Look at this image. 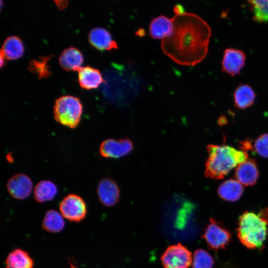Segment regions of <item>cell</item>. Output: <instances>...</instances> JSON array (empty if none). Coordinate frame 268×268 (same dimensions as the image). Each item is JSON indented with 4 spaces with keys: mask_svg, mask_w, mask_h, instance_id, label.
<instances>
[{
    "mask_svg": "<svg viewBox=\"0 0 268 268\" xmlns=\"http://www.w3.org/2000/svg\"><path fill=\"white\" fill-rule=\"evenodd\" d=\"M213 264V258L205 250L200 249L195 252L193 268H212Z\"/></svg>",
    "mask_w": 268,
    "mask_h": 268,
    "instance_id": "cb8c5ba5",
    "label": "cell"
},
{
    "mask_svg": "<svg viewBox=\"0 0 268 268\" xmlns=\"http://www.w3.org/2000/svg\"><path fill=\"white\" fill-rule=\"evenodd\" d=\"M254 148L259 155L268 158V134H263L257 138Z\"/></svg>",
    "mask_w": 268,
    "mask_h": 268,
    "instance_id": "484cf974",
    "label": "cell"
},
{
    "mask_svg": "<svg viewBox=\"0 0 268 268\" xmlns=\"http://www.w3.org/2000/svg\"><path fill=\"white\" fill-rule=\"evenodd\" d=\"M62 216L55 210H49L44 216L42 222V228L51 233L61 232L65 226V221Z\"/></svg>",
    "mask_w": 268,
    "mask_h": 268,
    "instance_id": "7402d4cb",
    "label": "cell"
},
{
    "mask_svg": "<svg viewBox=\"0 0 268 268\" xmlns=\"http://www.w3.org/2000/svg\"><path fill=\"white\" fill-rule=\"evenodd\" d=\"M9 195L14 199L23 200L28 198L33 189V183L30 178L23 173L12 176L6 184Z\"/></svg>",
    "mask_w": 268,
    "mask_h": 268,
    "instance_id": "9c48e42d",
    "label": "cell"
},
{
    "mask_svg": "<svg viewBox=\"0 0 268 268\" xmlns=\"http://www.w3.org/2000/svg\"><path fill=\"white\" fill-rule=\"evenodd\" d=\"M246 55L241 50L233 48L226 49L221 63L222 69L231 76L240 73L245 64Z\"/></svg>",
    "mask_w": 268,
    "mask_h": 268,
    "instance_id": "30bf717a",
    "label": "cell"
},
{
    "mask_svg": "<svg viewBox=\"0 0 268 268\" xmlns=\"http://www.w3.org/2000/svg\"><path fill=\"white\" fill-rule=\"evenodd\" d=\"M173 30L172 19L162 14L152 19L149 25V33L153 39L163 40L171 36Z\"/></svg>",
    "mask_w": 268,
    "mask_h": 268,
    "instance_id": "5bb4252c",
    "label": "cell"
},
{
    "mask_svg": "<svg viewBox=\"0 0 268 268\" xmlns=\"http://www.w3.org/2000/svg\"><path fill=\"white\" fill-rule=\"evenodd\" d=\"M88 39L94 47L101 51L118 49V47L110 33L102 27L92 29L88 34Z\"/></svg>",
    "mask_w": 268,
    "mask_h": 268,
    "instance_id": "4fadbf2b",
    "label": "cell"
},
{
    "mask_svg": "<svg viewBox=\"0 0 268 268\" xmlns=\"http://www.w3.org/2000/svg\"><path fill=\"white\" fill-rule=\"evenodd\" d=\"M58 193L57 186L53 182L42 180L35 187L34 198L39 203L53 200Z\"/></svg>",
    "mask_w": 268,
    "mask_h": 268,
    "instance_id": "44dd1931",
    "label": "cell"
},
{
    "mask_svg": "<svg viewBox=\"0 0 268 268\" xmlns=\"http://www.w3.org/2000/svg\"><path fill=\"white\" fill-rule=\"evenodd\" d=\"M24 53V46L21 40L16 36L7 37L0 50V55L8 60H15Z\"/></svg>",
    "mask_w": 268,
    "mask_h": 268,
    "instance_id": "ac0fdd59",
    "label": "cell"
},
{
    "mask_svg": "<svg viewBox=\"0 0 268 268\" xmlns=\"http://www.w3.org/2000/svg\"><path fill=\"white\" fill-rule=\"evenodd\" d=\"M120 193L117 183L110 178L102 179L97 188V194L100 201L106 206H113L119 201Z\"/></svg>",
    "mask_w": 268,
    "mask_h": 268,
    "instance_id": "8fae6325",
    "label": "cell"
},
{
    "mask_svg": "<svg viewBox=\"0 0 268 268\" xmlns=\"http://www.w3.org/2000/svg\"><path fill=\"white\" fill-rule=\"evenodd\" d=\"M260 215L267 220H268V207L263 210Z\"/></svg>",
    "mask_w": 268,
    "mask_h": 268,
    "instance_id": "83f0119b",
    "label": "cell"
},
{
    "mask_svg": "<svg viewBox=\"0 0 268 268\" xmlns=\"http://www.w3.org/2000/svg\"><path fill=\"white\" fill-rule=\"evenodd\" d=\"M174 11L175 14L182 13L184 11L183 6L181 5H177L174 8Z\"/></svg>",
    "mask_w": 268,
    "mask_h": 268,
    "instance_id": "4316f807",
    "label": "cell"
},
{
    "mask_svg": "<svg viewBox=\"0 0 268 268\" xmlns=\"http://www.w3.org/2000/svg\"><path fill=\"white\" fill-rule=\"evenodd\" d=\"M83 62L81 52L76 48L70 47L64 50L59 57L61 67L65 70H78Z\"/></svg>",
    "mask_w": 268,
    "mask_h": 268,
    "instance_id": "2e32d148",
    "label": "cell"
},
{
    "mask_svg": "<svg viewBox=\"0 0 268 268\" xmlns=\"http://www.w3.org/2000/svg\"><path fill=\"white\" fill-rule=\"evenodd\" d=\"M253 13V19L259 22L268 21V0H249Z\"/></svg>",
    "mask_w": 268,
    "mask_h": 268,
    "instance_id": "603a6c76",
    "label": "cell"
},
{
    "mask_svg": "<svg viewBox=\"0 0 268 268\" xmlns=\"http://www.w3.org/2000/svg\"><path fill=\"white\" fill-rule=\"evenodd\" d=\"M231 234L229 231L221 226L212 218L204 231L202 238L208 246L215 250L225 248L230 241Z\"/></svg>",
    "mask_w": 268,
    "mask_h": 268,
    "instance_id": "52a82bcc",
    "label": "cell"
},
{
    "mask_svg": "<svg viewBox=\"0 0 268 268\" xmlns=\"http://www.w3.org/2000/svg\"><path fill=\"white\" fill-rule=\"evenodd\" d=\"M208 157L205 163L204 174L213 179H220L233 168L248 159V154L228 145H208Z\"/></svg>",
    "mask_w": 268,
    "mask_h": 268,
    "instance_id": "7a4b0ae2",
    "label": "cell"
},
{
    "mask_svg": "<svg viewBox=\"0 0 268 268\" xmlns=\"http://www.w3.org/2000/svg\"><path fill=\"white\" fill-rule=\"evenodd\" d=\"M133 148V143L129 139L108 138L101 143L99 152L103 157L119 158L128 154Z\"/></svg>",
    "mask_w": 268,
    "mask_h": 268,
    "instance_id": "ba28073f",
    "label": "cell"
},
{
    "mask_svg": "<svg viewBox=\"0 0 268 268\" xmlns=\"http://www.w3.org/2000/svg\"><path fill=\"white\" fill-rule=\"evenodd\" d=\"M243 187L237 180L229 179L224 182L219 187L218 193L222 199L230 201L238 200L242 196Z\"/></svg>",
    "mask_w": 268,
    "mask_h": 268,
    "instance_id": "ffe728a7",
    "label": "cell"
},
{
    "mask_svg": "<svg viewBox=\"0 0 268 268\" xmlns=\"http://www.w3.org/2000/svg\"><path fill=\"white\" fill-rule=\"evenodd\" d=\"M259 171L255 161L248 159L239 164L236 168L235 176L237 180L242 185L252 186L258 179Z\"/></svg>",
    "mask_w": 268,
    "mask_h": 268,
    "instance_id": "7c38bea8",
    "label": "cell"
},
{
    "mask_svg": "<svg viewBox=\"0 0 268 268\" xmlns=\"http://www.w3.org/2000/svg\"><path fill=\"white\" fill-rule=\"evenodd\" d=\"M268 220L254 212H244L239 220L238 236L249 249L261 247L266 237Z\"/></svg>",
    "mask_w": 268,
    "mask_h": 268,
    "instance_id": "3957f363",
    "label": "cell"
},
{
    "mask_svg": "<svg viewBox=\"0 0 268 268\" xmlns=\"http://www.w3.org/2000/svg\"><path fill=\"white\" fill-rule=\"evenodd\" d=\"M70 268H78L77 267L73 264L70 261H68Z\"/></svg>",
    "mask_w": 268,
    "mask_h": 268,
    "instance_id": "f1b7e54d",
    "label": "cell"
},
{
    "mask_svg": "<svg viewBox=\"0 0 268 268\" xmlns=\"http://www.w3.org/2000/svg\"><path fill=\"white\" fill-rule=\"evenodd\" d=\"M4 58L0 55V67H1L4 64Z\"/></svg>",
    "mask_w": 268,
    "mask_h": 268,
    "instance_id": "f546056e",
    "label": "cell"
},
{
    "mask_svg": "<svg viewBox=\"0 0 268 268\" xmlns=\"http://www.w3.org/2000/svg\"><path fill=\"white\" fill-rule=\"evenodd\" d=\"M62 215L70 221L79 222L85 217L87 208L83 199L76 194L66 196L59 204Z\"/></svg>",
    "mask_w": 268,
    "mask_h": 268,
    "instance_id": "8992f818",
    "label": "cell"
},
{
    "mask_svg": "<svg viewBox=\"0 0 268 268\" xmlns=\"http://www.w3.org/2000/svg\"><path fill=\"white\" fill-rule=\"evenodd\" d=\"M256 96L251 86L247 84H241L234 93V104L239 109H245L253 104Z\"/></svg>",
    "mask_w": 268,
    "mask_h": 268,
    "instance_id": "d6986e66",
    "label": "cell"
},
{
    "mask_svg": "<svg viewBox=\"0 0 268 268\" xmlns=\"http://www.w3.org/2000/svg\"><path fill=\"white\" fill-rule=\"evenodd\" d=\"M172 35L161 41L163 53L176 63L194 66L203 60L207 52L211 28L196 14L184 12L172 18Z\"/></svg>",
    "mask_w": 268,
    "mask_h": 268,
    "instance_id": "6da1fadb",
    "label": "cell"
},
{
    "mask_svg": "<svg viewBox=\"0 0 268 268\" xmlns=\"http://www.w3.org/2000/svg\"><path fill=\"white\" fill-rule=\"evenodd\" d=\"M164 268H188L192 262V253L178 243L169 246L161 257Z\"/></svg>",
    "mask_w": 268,
    "mask_h": 268,
    "instance_id": "5b68a950",
    "label": "cell"
},
{
    "mask_svg": "<svg viewBox=\"0 0 268 268\" xmlns=\"http://www.w3.org/2000/svg\"><path fill=\"white\" fill-rule=\"evenodd\" d=\"M34 262L28 252L21 249L11 251L5 260V268H33Z\"/></svg>",
    "mask_w": 268,
    "mask_h": 268,
    "instance_id": "e0dca14e",
    "label": "cell"
},
{
    "mask_svg": "<svg viewBox=\"0 0 268 268\" xmlns=\"http://www.w3.org/2000/svg\"><path fill=\"white\" fill-rule=\"evenodd\" d=\"M51 57H41L38 60H33L29 66V69L32 72L37 73L39 77H46L51 73L49 67L47 63Z\"/></svg>",
    "mask_w": 268,
    "mask_h": 268,
    "instance_id": "d4e9b609",
    "label": "cell"
},
{
    "mask_svg": "<svg viewBox=\"0 0 268 268\" xmlns=\"http://www.w3.org/2000/svg\"><path fill=\"white\" fill-rule=\"evenodd\" d=\"M80 86L86 89L97 88L104 81L100 71L92 67H81L78 70Z\"/></svg>",
    "mask_w": 268,
    "mask_h": 268,
    "instance_id": "9a60e30c",
    "label": "cell"
},
{
    "mask_svg": "<svg viewBox=\"0 0 268 268\" xmlns=\"http://www.w3.org/2000/svg\"><path fill=\"white\" fill-rule=\"evenodd\" d=\"M82 110V105L79 98L71 95L62 96L55 101L54 119L63 126L74 129L80 122Z\"/></svg>",
    "mask_w": 268,
    "mask_h": 268,
    "instance_id": "277c9868",
    "label": "cell"
}]
</instances>
